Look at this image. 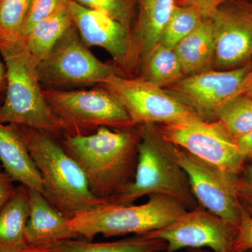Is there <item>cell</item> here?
I'll return each instance as SVG.
<instances>
[{"instance_id":"14","label":"cell","mask_w":252,"mask_h":252,"mask_svg":"<svg viewBox=\"0 0 252 252\" xmlns=\"http://www.w3.org/2000/svg\"><path fill=\"white\" fill-rule=\"evenodd\" d=\"M215 65L235 69L252 63V1L228 0L211 16Z\"/></svg>"},{"instance_id":"24","label":"cell","mask_w":252,"mask_h":252,"mask_svg":"<svg viewBox=\"0 0 252 252\" xmlns=\"http://www.w3.org/2000/svg\"><path fill=\"white\" fill-rule=\"evenodd\" d=\"M216 120L224 126L235 140L252 130V98L241 94L221 106Z\"/></svg>"},{"instance_id":"38","label":"cell","mask_w":252,"mask_h":252,"mask_svg":"<svg viewBox=\"0 0 252 252\" xmlns=\"http://www.w3.org/2000/svg\"><path fill=\"white\" fill-rule=\"evenodd\" d=\"M0 172H1V170H0Z\"/></svg>"},{"instance_id":"17","label":"cell","mask_w":252,"mask_h":252,"mask_svg":"<svg viewBox=\"0 0 252 252\" xmlns=\"http://www.w3.org/2000/svg\"><path fill=\"white\" fill-rule=\"evenodd\" d=\"M176 0H137V13L133 36L139 59V67L161 41L162 33Z\"/></svg>"},{"instance_id":"21","label":"cell","mask_w":252,"mask_h":252,"mask_svg":"<svg viewBox=\"0 0 252 252\" xmlns=\"http://www.w3.org/2000/svg\"><path fill=\"white\" fill-rule=\"evenodd\" d=\"M50 247L53 252H165L167 244L163 240L142 235L104 243L74 239Z\"/></svg>"},{"instance_id":"10","label":"cell","mask_w":252,"mask_h":252,"mask_svg":"<svg viewBox=\"0 0 252 252\" xmlns=\"http://www.w3.org/2000/svg\"><path fill=\"white\" fill-rule=\"evenodd\" d=\"M252 77V63L228 70H207L184 77L169 86V92L203 120L212 122L223 104L244 94Z\"/></svg>"},{"instance_id":"31","label":"cell","mask_w":252,"mask_h":252,"mask_svg":"<svg viewBox=\"0 0 252 252\" xmlns=\"http://www.w3.org/2000/svg\"><path fill=\"white\" fill-rule=\"evenodd\" d=\"M236 141L239 149L245 159H252V130Z\"/></svg>"},{"instance_id":"34","label":"cell","mask_w":252,"mask_h":252,"mask_svg":"<svg viewBox=\"0 0 252 252\" xmlns=\"http://www.w3.org/2000/svg\"><path fill=\"white\" fill-rule=\"evenodd\" d=\"M247 187L252 189V166L249 168L248 172V179L245 180H240Z\"/></svg>"},{"instance_id":"23","label":"cell","mask_w":252,"mask_h":252,"mask_svg":"<svg viewBox=\"0 0 252 252\" xmlns=\"http://www.w3.org/2000/svg\"><path fill=\"white\" fill-rule=\"evenodd\" d=\"M31 0H0V51L24 43Z\"/></svg>"},{"instance_id":"6","label":"cell","mask_w":252,"mask_h":252,"mask_svg":"<svg viewBox=\"0 0 252 252\" xmlns=\"http://www.w3.org/2000/svg\"><path fill=\"white\" fill-rule=\"evenodd\" d=\"M48 104L62 126L64 135L92 133L100 127H135L121 101L106 88L91 90H43Z\"/></svg>"},{"instance_id":"26","label":"cell","mask_w":252,"mask_h":252,"mask_svg":"<svg viewBox=\"0 0 252 252\" xmlns=\"http://www.w3.org/2000/svg\"><path fill=\"white\" fill-rule=\"evenodd\" d=\"M89 9L108 14L133 31L137 13V0H70Z\"/></svg>"},{"instance_id":"4","label":"cell","mask_w":252,"mask_h":252,"mask_svg":"<svg viewBox=\"0 0 252 252\" xmlns=\"http://www.w3.org/2000/svg\"><path fill=\"white\" fill-rule=\"evenodd\" d=\"M6 71V89L0 105V122L31 127L57 138L62 126L51 110L41 88L38 63L24 43L0 51Z\"/></svg>"},{"instance_id":"18","label":"cell","mask_w":252,"mask_h":252,"mask_svg":"<svg viewBox=\"0 0 252 252\" xmlns=\"http://www.w3.org/2000/svg\"><path fill=\"white\" fill-rule=\"evenodd\" d=\"M185 77L209 70L214 63L215 38L211 18H204L198 27L174 47Z\"/></svg>"},{"instance_id":"37","label":"cell","mask_w":252,"mask_h":252,"mask_svg":"<svg viewBox=\"0 0 252 252\" xmlns=\"http://www.w3.org/2000/svg\"><path fill=\"white\" fill-rule=\"evenodd\" d=\"M252 252V250H250V252Z\"/></svg>"},{"instance_id":"29","label":"cell","mask_w":252,"mask_h":252,"mask_svg":"<svg viewBox=\"0 0 252 252\" xmlns=\"http://www.w3.org/2000/svg\"><path fill=\"white\" fill-rule=\"evenodd\" d=\"M228 0H176L177 4L191 6L203 18H211L217 9Z\"/></svg>"},{"instance_id":"28","label":"cell","mask_w":252,"mask_h":252,"mask_svg":"<svg viewBox=\"0 0 252 252\" xmlns=\"http://www.w3.org/2000/svg\"><path fill=\"white\" fill-rule=\"evenodd\" d=\"M252 250V217L244 212L231 245L233 252H248Z\"/></svg>"},{"instance_id":"22","label":"cell","mask_w":252,"mask_h":252,"mask_svg":"<svg viewBox=\"0 0 252 252\" xmlns=\"http://www.w3.org/2000/svg\"><path fill=\"white\" fill-rule=\"evenodd\" d=\"M140 66L142 79L159 87H169L185 77L174 49L161 43L154 48Z\"/></svg>"},{"instance_id":"30","label":"cell","mask_w":252,"mask_h":252,"mask_svg":"<svg viewBox=\"0 0 252 252\" xmlns=\"http://www.w3.org/2000/svg\"><path fill=\"white\" fill-rule=\"evenodd\" d=\"M12 179L6 173L0 172V210L9 201L16 190Z\"/></svg>"},{"instance_id":"11","label":"cell","mask_w":252,"mask_h":252,"mask_svg":"<svg viewBox=\"0 0 252 252\" xmlns=\"http://www.w3.org/2000/svg\"><path fill=\"white\" fill-rule=\"evenodd\" d=\"M176 152L198 204L237 229L245 212L237 192L238 177L222 171L177 146Z\"/></svg>"},{"instance_id":"5","label":"cell","mask_w":252,"mask_h":252,"mask_svg":"<svg viewBox=\"0 0 252 252\" xmlns=\"http://www.w3.org/2000/svg\"><path fill=\"white\" fill-rule=\"evenodd\" d=\"M187 210L175 199L152 195L141 205L105 204L77 215L70 222L81 237L92 241L98 234L104 238L145 235L170 224Z\"/></svg>"},{"instance_id":"33","label":"cell","mask_w":252,"mask_h":252,"mask_svg":"<svg viewBox=\"0 0 252 252\" xmlns=\"http://www.w3.org/2000/svg\"><path fill=\"white\" fill-rule=\"evenodd\" d=\"M18 252H53V250L51 247L28 245L26 248Z\"/></svg>"},{"instance_id":"36","label":"cell","mask_w":252,"mask_h":252,"mask_svg":"<svg viewBox=\"0 0 252 252\" xmlns=\"http://www.w3.org/2000/svg\"><path fill=\"white\" fill-rule=\"evenodd\" d=\"M186 252H212L208 251V250H205V249H188L186 250Z\"/></svg>"},{"instance_id":"2","label":"cell","mask_w":252,"mask_h":252,"mask_svg":"<svg viewBox=\"0 0 252 252\" xmlns=\"http://www.w3.org/2000/svg\"><path fill=\"white\" fill-rule=\"evenodd\" d=\"M14 126L40 173L44 196L64 216L72 220L109 203L91 192L84 172L57 137L31 127Z\"/></svg>"},{"instance_id":"27","label":"cell","mask_w":252,"mask_h":252,"mask_svg":"<svg viewBox=\"0 0 252 252\" xmlns=\"http://www.w3.org/2000/svg\"><path fill=\"white\" fill-rule=\"evenodd\" d=\"M67 0H31L24 26V36L32 28L55 14Z\"/></svg>"},{"instance_id":"3","label":"cell","mask_w":252,"mask_h":252,"mask_svg":"<svg viewBox=\"0 0 252 252\" xmlns=\"http://www.w3.org/2000/svg\"><path fill=\"white\" fill-rule=\"evenodd\" d=\"M140 141L138 159L134 180L109 203L126 205L134 204L147 195H162L175 199L190 210L198 205L182 169L176 152V146L165 140L157 124L137 126Z\"/></svg>"},{"instance_id":"19","label":"cell","mask_w":252,"mask_h":252,"mask_svg":"<svg viewBox=\"0 0 252 252\" xmlns=\"http://www.w3.org/2000/svg\"><path fill=\"white\" fill-rule=\"evenodd\" d=\"M29 215V189L21 185L0 210V252H18L28 246L26 229Z\"/></svg>"},{"instance_id":"35","label":"cell","mask_w":252,"mask_h":252,"mask_svg":"<svg viewBox=\"0 0 252 252\" xmlns=\"http://www.w3.org/2000/svg\"><path fill=\"white\" fill-rule=\"evenodd\" d=\"M244 94H248V95L250 96V97H251L252 98V77L251 79H250V81H249L248 86H247Z\"/></svg>"},{"instance_id":"7","label":"cell","mask_w":252,"mask_h":252,"mask_svg":"<svg viewBox=\"0 0 252 252\" xmlns=\"http://www.w3.org/2000/svg\"><path fill=\"white\" fill-rule=\"evenodd\" d=\"M37 70L41 85L46 89L104 85L120 74L115 66L102 62L92 54L74 24L38 64Z\"/></svg>"},{"instance_id":"20","label":"cell","mask_w":252,"mask_h":252,"mask_svg":"<svg viewBox=\"0 0 252 252\" xmlns=\"http://www.w3.org/2000/svg\"><path fill=\"white\" fill-rule=\"evenodd\" d=\"M74 25L68 0L61 9L36 24L24 36V44L38 64L46 59L56 43Z\"/></svg>"},{"instance_id":"1","label":"cell","mask_w":252,"mask_h":252,"mask_svg":"<svg viewBox=\"0 0 252 252\" xmlns=\"http://www.w3.org/2000/svg\"><path fill=\"white\" fill-rule=\"evenodd\" d=\"M140 131L100 127L88 135H64L61 144L79 164L89 188L97 198L108 200L134 180Z\"/></svg>"},{"instance_id":"8","label":"cell","mask_w":252,"mask_h":252,"mask_svg":"<svg viewBox=\"0 0 252 252\" xmlns=\"http://www.w3.org/2000/svg\"><path fill=\"white\" fill-rule=\"evenodd\" d=\"M162 137L222 171L238 176L246 160L238 143L218 121L203 119L158 125Z\"/></svg>"},{"instance_id":"16","label":"cell","mask_w":252,"mask_h":252,"mask_svg":"<svg viewBox=\"0 0 252 252\" xmlns=\"http://www.w3.org/2000/svg\"><path fill=\"white\" fill-rule=\"evenodd\" d=\"M0 161L13 181L44 195L40 173L13 124L0 122Z\"/></svg>"},{"instance_id":"32","label":"cell","mask_w":252,"mask_h":252,"mask_svg":"<svg viewBox=\"0 0 252 252\" xmlns=\"http://www.w3.org/2000/svg\"><path fill=\"white\" fill-rule=\"evenodd\" d=\"M6 89V71L4 63L0 61V102L4 101Z\"/></svg>"},{"instance_id":"9","label":"cell","mask_w":252,"mask_h":252,"mask_svg":"<svg viewBox=\"0 0 252 252\" xmlns=\"http://www.w3.org/2000/svg\"><path fill=\"white\" fill-rule=\"evenodd\" d=\"M102 86L117 96L136 126L203 119L169 91L142 78L116 74Z\"/></svg>"},{"instance_id":"15","label":"cell","mask_w":252,"mask_h":252,"mask_svg":"<svg viewBox=\"0 0 252 252\" xmlns=\"http://www.w3.org/2000/svg\"><path fill=\"white\" fill-rule=\"evenodd\" d=\"M30 215L26 229L28 245L52 246L81 235L73 229L71 220L55 208L39 190L29 189Z\"/></svg>"},{"instance_id":"12","label":"cell","mask_w":252,"mask_h":252,"mask_svg":"<svg viewBox=\"0 0 252 252\" xmlns=\"http://www.w3.org/2000/svg\"><path fill=\"white\" fill-rule=\"evenodd\" d=\"M236 228L198 204L170 224L145 234L163 240L165 252L209 248L212 252H230Z\"/></svg>"},{"instance_id":"39","label":"cell","mask_w":252,"mask_h":252,"mask_svg":"<svg viewBox=\"0 0 252 252\" xmlns=\"http://www.w3.org/2000/svg\"><path fill=\"white\" fill-rule=\"evenodd\" d=\"M251 1H252V0H251Z\"/></svg>"},{"instance_id":"13","label":"cell","mask_w":252,"mask_h":252,"mask_svg":"<svg viewBox=\"0 0 252 252\" xmlns=\"http://www.w3.org/2000/svg\"><path fill=\"white\" fill-rule=\"evenodd\" d=\"M73 22L88 47L98 46L107 51L114 66L124 77L139 67L133 32L102 11L86 8L68 0Z\"/></svg>"},{"instance_id":"25","label":"cell","mask_w":252,"mask_h":252,"mask_svg":"<svg viewBox=\"0 0 252 252\" xmlns=\"http://www.w3.org/2000/svg\"><path fill=\"white\" fill-rule=\"evenodd\" d=\"M204 18L191 6L176 4L164 29L160 43L174 49L180 41L198 27Z\"/></svg>"}]
</instances>
